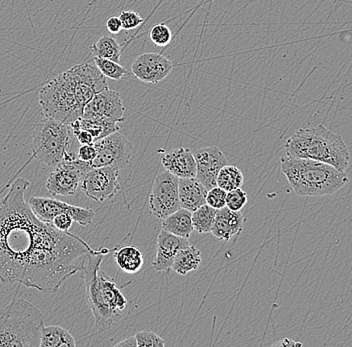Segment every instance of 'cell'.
Instances as JSON below:
<instances>
[{"label":"cell","mask_w":352,"mask_h":347,"mask_svg":"<svg viewBox=\"0 0 352 347\" xmlns=\"http://www.w3.org/2000/svg\"><path fill=\"white\" fill-rule=\"evenodd\" d=\"M30 182L17 179L0 201V281L21 283L33 251L54 234L52 223L33 213L25 193Z\"/></svg>","instance_id":"cell-1"},{"label":"cell","mask_w":352,"mask_h":347,"mask_svg":"<svg viewBox=\"0 0 352 347\" xmlns=\"http://www.w3.org/2000/svg\"><path fill=\"white\" fill-rule=\"evenodd\" d=\"M90 50L94 57L110 59V60L120 63L122 49L120 43L114 37L103 35L96 43L90 46Z\"/></svg>","instance_id":"cell-26"},{"label":"cell","mask_w":352,"mask_h":347,"mask_svg":"<svg viewBox=\"0 0 352 347\" xmlns=\"http://www.w3.org/2000/svg\"><path fill=\"white\" fill-rule=\"evenodd\" d=\"M162 230L175 236L188 239L195 230L192 224V212H189L186 208H180L179 210L162 219Z\"/></svg>","instance_id":"cell-22"},{"label":"cell","mask_w":352,"mask_h":347,"mask_svg":"<svg viewBox=\"0 0 352 347\" xmlns=\"http://www.w3.org/2000/svg\"><path fill=\"white\" fill-rule=\"evenodd\" d=\"M72 135L74 133L70 125L43 115L32 133L33 157L46 166H56L68 151Z\"/></svg>","instance_id":"cell-8"},{"label":"cell","mask_w":352,"mask_h":347,"mask_svg":"<svg viewBox=\"0 0 352 347\" xmlns=\"http://www.w3.org/2000/svg\"><path fill=\"white\" fill-rule=\"evenodd\" d=\"M208 190L206 186L197 179H178V195H179L180 206L193 212L200 206L206 204Z\"/></svg>","instance_id":"cell-20"},{"label":"cell","mask_w":352,"mask_h":347,"mask_svg":"<svg viewBox=\"0 0 352 347\" xmlns=\"http://www.w3.org/2000/svg\"><path fill=\"white\" fill-rule=\"evenodd\" d=\"M44 320V314L32 303L14 298L0 309V346H41Z\"/></svg>","instance_id":"cell-6"},{"label":"cell","mask_w":352,"mask_h":347,"mask_svg":"<svg viewBox=\"0 0 352 347\" xmlns=\"http://www.w3.org/2000/svg\"><path fill=\"white\" fill-rule=\"evenodd\" d=\"M98 155L91 161L92 168L113 166L120 169L131 164L132 144L120 131L94 142Z\"/></svg>","instance_id":"cell-11"},{"label":"cell","mask_w":352,"mask_h":347,"mask_svg":"<svg viewBox=\"0 0 352 347\" xmlns=\"http://www.w3.org/2000/svg\"><path fill=\"white\" fill-rule=\"evenodd\" d=\"M274 346L283 347L301 346H302V344H300V342H292V340L289 339V338H285V339H283V342H280V344H274Z\"/></svg>","instance_id":"cell-40"},{"label":"cell","mask_w":352,"mask_h":347,"mask_svg":"<svg viewBox=\"0 0 352 347\" xmlns=\"http://www.w3.org/2000/svg\"><path fill=\"white\" fill-rule=\"evenodd\" d=\"M124 105L120 94L107 89L96 94L85 105L83 118H107L120 124L124 122Z\"/></svg>","instance_id":"cell-14"},{"label":"cell","mask_w":352,"mask_h":347,"mask_svg":"<svg viewBox=\"0 0 352 347\" xmlns=\"http://www.w3.org/2000/svg\"><path fill=\"white\" fill-rule=\"evenodd\" d=\"M173 63L164 54L147 52L138 56L131 65V71L140 80L146 83H158L169 76Z\"/></svg>","instance_id":"cell-15"},{"label":"cell","mask_w":352,"mask_h":347,"mask_svg":"<svg viewBox=\"0 0 352 347\" xmlns=\"http://www.w3.org/2000/svg\"><path fill=\"white\" fill-rule=\"evenodd\" d=\"M72 133L76 131H85L94 137V142L120 131V125L113 120L107 118H83L80 117L70 124Z\"/></svg>","instance_id":"cell-21"},{"label":"cell","mask_w":352,"mask_h":347,"mask_svg":"<svg viewBox=\"0 0 352 347\" xmlns=\"http://www.w3.org/2000/svg\"><path fill=\"white\" fill-rule=\"evenodd\" d=\"M149 37L154 45L157 46H165L170 43L173 38L170 28L164 23L156 24L151 28L149 32Z\"/></svg>","instance_id":"cell-30"},{"label":"cell","mask_w":352,"mask_h":347,"mask_svg":"<svg viewBox=\"0 0 352 347\" xmlns=\"http://www.w3.org/2000/svg\"><path fill=\"white\" fill-rule=\"evenodd\" d=\"M243 223L244 217L241 212H232L224 206L217 210L211 234L220 240H230L241 234Z\"/></svg>","instance_id":"cell-19"},{"label":"cell","mask_w":352,"mask_h":347,"mask_svg":"<svg viewBox=\"0 0 352 347\" xmlns=\"http://www.w3.org/2000/svg\"><path fill=\"white\" fill-rule=\"evenodd\" d=\"M74 136L76 138L77 142L81 144V146H85V144H94V139L92 137V135H90L89 133L85 131H74Z\"/></svg>","instance_id":"cell-38"},{"label":"cell","mask_w":352,"mask_h":347,"mask_svg":"<svg viewBox=\"0 0 352 347\" xmlns=\"http://www.w3.org/2000/svg\"><path fill=\"white\" fill-rule=\"evenodd\" d=\"M201 262V254L197 247L188 245L182 248L176 254L173 269L180 276H186L189 272L197 270Z\"/></svg>","instance_id":"cell-25"},{"label":"cell","mask_w":352,"mask_h":347,"mask_svg":"<svg viewBox=\"0 0 352 347\" xmlns=\"http://www.w3.org/2000/svg\"><path fill=\"white\" fill-rule=\"evenodd\" d=\"M114 258L120 269L129 274L138 273L144 265L142 251L132 245L116 249L114 252Z\"/></svg>","instance_id":"cell-23"},{"label":"cell","mask_w":352,"mask_h":347,"mask_svg":"<svg viewBox=\"0 0 352 347\" xmlns=\"http://www.w3.org/2000/svg\"><path fill=\"white\" fill-rule=\"evenodd\" d=\"M96 155H98V151H96L94 144H85V146L79 147L76 157L82 161L91 164L92 160L96 157Z\"/></svg>","instance_id":"cell-36"},{"label":"cell","mask_w":352,"mask_h":347,"mask_svg":"<svg viewBox=\"0 0 352 347\" xmlns=\"http://www.w3.org/2000/svg\"><path fill=\"white\" fill-rule=\"evenodd\" d=\"M109 252V248L94 250L87 256L82 269L79 271L85 280L88 303L98 333L118 324L122 320L127 305L126 298L116 285V280L100 270L103 258Z\"/></svg>","instance_id":"cell-3"},{"label":"cell","mask_w":352,"mask_h":347,"mask_svg":"<svg viewBox=\"0 0 352 347\" xmlns=\"http://www.w3.org/2000/svg\"><path fill=\"white\" fill-rule=\"evenodd\" d=\"M193 155L197 162V179L208 190L217 186L220 169L228 164L224 153L217 147L208 146L197 149Z\"/></svg>","instance_id":"cell-16"},{"label":"cell","mask_w":352,"mask_h":347,"mask_svg":"<svg viewBox=\"0 0 352 347\" xmlns=\"http://www.w3.org/2000/svg\"><path fill=\"white\" fill-rule=\"evenodd\" d=\"M120 169L113 166L91 168L83 177L81 190L88 199L103 202L114 197L121 190L118 177Z\"/></svg>","instance_id":"cell-13"},{"label":"cell","mask_w":352,"mask_h":347,"mask_svg":"<svg viewBox=\"0 0 352 347\" xmlns=\"http://www.w3.org/2000/svg\"><path fill=\"white\" fill-rule=\"evenodd\" d=\"M285 150L287 157L318 160L341 171L346 170L351 160L342 137L322 124L297 131L288 138Z\"/></svg>","instance_id":"cell-5"},{"label":"cell","mask_w":352,"mask_h":347,"mask_svg":"<svg viewBox=\"0 0 352 347\" xmlns=\"http://www.w3.org/2000/svg\"><path fill=\"white\" fill-rule=\"evenodd\" d=\"M226 195H228V191L222 190L219 186H214L208 191L206 204L214 210H220L226 206Z\"/></svg>","instance_id":"cell-33"},{"label":"cell","mask_w":352,"mask_h":347,"mask_svg":"<svg viewBox=\"0 0 352 347\" xmlns=\"http://www.w3.org/2000/svg\"><path fill=\"white\" fill-rule=\"evenodd\" d=\"M149 208L154 216L160 219H164L182 208L178 195V177L166 169L158 173L154 179L149 194Z\"/></svg>","instance_id":"cell-10"},{"label":"cell","mask_w":352,"mask_h":347,"mask_svg":"<svg viewBox=\"0 0 352 347\" xmlns=\"http://www.w3.org/2000/svg\"><path fill=\"white\" fill-rule=\"evenodd\" d=\"M217 210L209 206L208 204L200 206L192 212V224L195 230L198 234H210L214 223Z\"/></svg>","instance_id":"cell-28"},{"label":"cell","mask_w":352,"mask_h":347,"mask_svg":"<svg viewBox=\"0 0 352 347\" xmlns=\"http://www.w3.org/2000/svg\"><path fill=\"white\" fill-rule=\"evenodd\" d=\"M116 347H138V342H136L135 336H131V337L126 338V339L122 340V342L116 344Z\"/></svg>","instance_id":"cell-39"},{"label":"cell","mask_w":352,"mask_h":347,"mask_svg":"<svg viewBox=\"0 0 352 347\" xmlns=\"http://www.w3.org/2000/svg\"><path fill=\"white\" fill-rule=\"evenodd\" d=\"M94 251L80 237L55 228L28 259L21 284L41 292H56L69 276L82 269Z\"/></svg>","instance_id":"cell-2"},{"label":"cell","mask_w":352,"mask_h":347,"mask_svg":"<svg viewBox=\"0 0 352 347\" xmlns=\"http://www.w3.org/2000/svg\"><path fill=\"white\" fill-rule=\"evenodd\" d=\"M162 166L178 179L197 177V162L192 151L186 147L173 149L162 157Z\"/></svg>","instance_id":"cell-18"},{"label":"cell","mask_w":352,"mask_h":347,"mask_svg":"<svg viewBox=\"0 0 352 347\" xmlns=\"http://www.w3.org/2000/svg\"><path fill=\"white\" fill-rule=\"evenodd\" d=\"M28 204L33 213L46 223H52L57 215L67 213L72 215L74 223L80 224L81 226H87L91 224L96 216V212L90 208H79L48 197H30Z\"/></svg>","instance_id":"cell-12"},{"label":"cell","mask_w":352,"mask_h":347,"mask_svg":"<svg viewBox=\"0 0 352 347\" xmlns=\"http://www.w3.org/2000/svg\"><path fill=\"white\" fill-rule=\"evenodd\" d=\"M91 168L90 162L82 161L76 155L67 151L63 159L54 166L47 177L46 188L55 197L74 195L83 177Z\"/></svg>","instance_id":"cell-9"},{"label":"cell","mask_w":352,"mask_h":347,"mask_svg":"<svg viewBox=\"0 0 352 347\" xmlns=\"http://www.w3.org/2000/svg\"><path fill=\"white\" fill-rule=\"evenodd\" d=\"M43 115L68 124L82 117L83 109L77 101L74 80L69 71L48 81L38 91Z\"/></svg>","instance_id":"cell-7"},{"label":"cell","mask_w":352,"mask_h":347,"mask_svg":"<svg viewBox=\"0 0 352 347\" xmlns=\"http://www.w3.org/2000/svg\"><path fill=\"white\" fill-rule=\"evenodd\" d=\"M188 245H190L188 239L175 236L162 230L157 237L156 256L153 265L154 269L157 271H168L173 267L178 251Z\"/></svg>","instance_id":"cell-17"},{"label":"cell","mask_w":352,"mask_h":347,"mask_svg":"<svg viewBox=\"0 0 352 347\" xmlns=\"http://www.w3.org/2000/svg\"><path fill=\"white\" fill-rule=\"evenodd\" d=\"M138 347H164V340L153 331H140L135 335Z\"/></svg>","instance_id":"cell-32"},{"label":"cell","mask_w":352,"mask_h":347,"mask_svg":"<svg viewBox=\"0 0 352 347\" xmlns=\"http://www.w3.org/2000/svg\"><path fill=\"white\" fill-rule=\"evenodd\" d=\"M243 175L241 169L236 166H223L220 169L217 179V186L226 191H231L241 188L243 186Z\"/></svg>","instance_id":"cell-27"},{"label":"cell","mask_w":352,"mask_h":347,"mask_svg":"<svg viewBox=\"0 0 352 347\" xmlns=\"http://www.w3.org/2000/svg\"><path fill=\"white\" fill-rule=\"evenodd\" d=\"M76 342L69 331L58 326H43L39 347H76Z\"/></svg>","instance_id":"cell-24"},{"label":"cell","mask_w":352,"mask_h":347,"mask_svg":"<svg viewBox=\"0 0 352 347\" xmlns=\"http://www.w3.org/2000/svg\"><path fill=\"white\" fill-rule=\"evenodd\" d=\"M74 223V221L72 215L67 214V213H63V214L55 216L52 224L56 230H61V232H68Z\"/></svg>","instance_id":"cell-35"},{"label":"cell","mask_w":352,"mask_h":347,"mask_svg":"<svg viewBox=\"0 0 352 347\" xmlns=\"http://www.w3.org/2000/svg\"><path fill=\"white\" fill-rule=\"evenodd\" d=\"M118 17L122 24V30H134L143 23L142 17L133 10H125Z\"/></svg>","instance_id":"cell-34"},{"label":"cell","mask_w":352,"mask_h":347,"mask_svg":"<svg viewBox=\"0 0 352 347\" xmlns=\"http://www.w3.org/2000/svg\"><path fill=\"white\" fill-rule=\"evenodd\" d=\"M94 61L98 69L100 70L101 74L107 78L120 80L124 76H129L126 68L123 67L122 65L116 63V61L100 58V57H94Z\"/></svg>","instance_id":"cell-29"},{"label":"cell","mask_w":352,"mask_h":347,"mask_svg":"<svg viewBox=\"0 0 352 347\" xmlns=\"http://www.w3.org/2000/svg\"><path fill=\"white\" fill-rule=\"evenodd\" d=\"M281 170L299 197L331 195L349 183L345 171L318 160L281 157Z\"/></svg>","instance_id":"cell-4"},{"label":"cell","mask_w":352,"mask_h":347,"mask_svg":"<svg viewBox=\"0 0 352 347\" xmlns=\"http://www.w3.org/2000/svg\"><path fill=\"white\" fill-rule=\"evenodd\" d=\"M248 203V193L242 188L228 191L226 195V208L232 212H241Z\"/></svg>","instance_id":"cell-31"},{"label":"cell","mask_w":352,"mask_h":347,"mask_svg":"<svg viewBox=\"0 0 352 347\" xmlns=\"http://www.w3.org/2000/svg\"><path fill=\"white\" fill-rule=\"evenodd\" d=\"M107 28L111 34H120L121 30H122V24H121L120 17H109L107 21Z\"/></svg>","instance_id":"cell-37"}]
</instances>
